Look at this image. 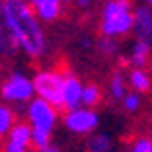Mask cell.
Returning <instances> with one entry per match:
<instances>
[{
    "instance_id": "cell-13",
    "label": "cell",
    "mask_w": 152,
    "mask_h": 152,
    "mask_svg": "<svg viewBox=\"0 0 152 152\" xmlns=\"http://www.w3.org/2000/svg\"><path fill=\"white\" fill-rule=\"evenodd\" d=\"M51 133L45 129H34L32 127V148L40 150V152H53L55 146H51Z\"/></svg>"
},
{
    "instance_id": "cell-2",
    "label": "cell",
    "mask_w": 152,
    "mask_h": 152,
    "mask_svg": "<svg viewBox=\"0 0 152 152\" xmlns=\"http://www.w3.org/2000/svg\"><path fill=\"white\" fill-rule=\"evenodd\" d=\"M133 30V9L129 0H108L102 13V34L116 38Z\"/></svg>"
},
{
    "instance_id": "cell-10",
    "label": "cell",
    "mask_w": 152,
    "mask_h": 152,
    "mask_svg": "<svg viewBox=\"0 0 152 152\" xmlns=\"http://www.w3.org/2000/svg\"><path fill=\"white\" fill-rule=\"evenodd\" d=\"M32 11L36 13V17L40 19V21H55L57 17L61 13V2L64 0H28Z\"/></svg>"
},
{
    "instance_id": "cell-21",
    "label": "cell",
    "mask_w": 152,
    "mask_h": 152,
    "mask_svg": "<svg viewBox=\"0 0 152 152\" xmlns=\"http://www.w3.org/2000/svg\"><path fill=\"white\" fill-rule=\"evenodd\" d=\"M4 36V23H2V17H0V38Z\"/></svg>"
},
{
    "instance_id": "cell-17",
    "label": "cell",
    "mask_w": 152,
    "mask_h": 152,
    "mask_svg": "<svg viewBox=\"0 0 152 152\" xmlns=\"http://www.w3.org/2000/svg\"><path fill=\"white\" fill-rule=\"evenodd\" d=\"M89 150H93V152H108V150H112V140L106 135V133H97V135H93L89 140Z\"/></svg>"
},
{
    "instance_id": "cell-11",
    "label": "cell",
    "mask_w": 152,
    "mask_h": 152,
    "mask_svg": "<svg viewBox=\"0 0 152 152\" xmlns=\"http://www.w3.org/2000/svg\"><path fill=\"white\" fill-rule=\"evenodd\" d=\"M129 85L135 89L137 93H146L150 89V85H152L150 74L144 68H135V66H133V70L129 72Z\"/></svg>"
},
{
    "instance_id": "cell-9",
    "label": "cell",
    "mask_w": 152,
    "mask_h": 152,
    "mask_svg": "<svg viewBox=\"0 0 152 152\" xmlns=\"http://www.w3.org/2000/svg\"><path fill=\"white\" fill-rule=\"evenodd\" d=\"M133 30L142 40H152V7H137L133 11Z\"/></svg>"
},
{
    "instance_id": "cell-12",
    "label": "cell",
    "mask_w": 152,
    "mask_h": 152,
    "mask_svg": "<svg viewBox=\"0 0 152 152\" xmlns=\"http://www.w3.org/2000/svg\"><path fill=\"white\" fill-rule=\"evenodd\" d=\"M148 57H150V42L137 38V42L131 49V64L135 68H144L148 64Z\"/></svg>"
},
{
    "instance_id": "cell-24",
    "label": "cell",
    "mask_w": 152,
    "mask_h": 152,
    "mask_svg": "<svg viewBox=\"0 0 152 152\" xmlns=\"http://www.w3.org/2000/svg\"><path fill=\"white\" fill-rule=\"evenodd\" d=\"M64 2H66V0H64Z\"/></svg>"
},
{
    "instance_id": "cell-6",
    "label": "cell",
    "mask_w": 152,
    "mask_h": 152,
    "mask_svg": "<svg viewBox=\"0 0 152 152\" xmlns=\"http://www.w3.org/2000/svg\"><path fill=\"white\" fill-rule=\"evenodd\" d=\"M28 121L34 129L53 131L57 123V108L42 97H36V99L32 97L28 102Z\"/></svg>"
},
{
    "instance_id": "cell-8",
    "label": "cell",
    "mask_w": 152,
    "mask_h": 152,
    "mask_svg": "<svg viewBox=\"0 0 152 152\" xmlns=\"http://www.w3.org/2000/svg\"><path fill=\"white\" fill-rule=\"evenodd\" d=\"M83 83L78 80V76H74L72 72L64 74V93H61V108L72 110L76 106L83 104Z\"/></svg>"
},
{
    "instance_id": "cell-15",
    "label": "cell",
    "mask_w": 152,
    "mask_h": 152,
    "mask_svg": "<svg viewBox=\"0 0 152 152\" xmlns=\"http://www.w3.org/2000/svg\"><path fill=\"white\" fill-rule=\"evenodd\" d=\"M110 93H112V97L114 99H123L125 97V93H127V83L123 78V74L121 72H114L112 74V80H110Z\"/></svg>"
},
{
    "instance_id": "cell-20",
    "label": "cell",
    "mask_w": 152,
    "mask_h": 152,
    "mask_svg": "<svg viewBox=\"0 0 152 152\" xmlns=\"http://www.w3.org/2000/svg\"><path fill=\"white\" fill-rule=\"evenodd\" d=\"M99 49H102L104 53H108V55H114V51H116L114 42L110 40V36H106V40H102V42H99Z\"/></svg>"
},
{
    "instance_id": "cell-1",
    "label": "cell",
    "mask_w": 152,
    "mask_h": 152,
    "mask_svg": "<svg viewBox=\"0 0 152 152\" xmlns=\"http://www.w3.org/2000/svg\"><path fill=\"white\" fill-rule=\"evenodd\" d=\"M2 23L7 36L26 55L40 57L45 53V32L28 0H2Z\"/></svg>"
},
{
    "instance_id": "cell-7",
    "label": "cell",
    "mask_w": 152,
    "mask_h": 152,
    "mask_svg": "<svg viewBox=\"0 0 152 152\" xmlns=\"http://www.w3.org/2000/svg\"><path fill=\"white\" fill-rule=\"evenodd\" d=\"M32 148V125L30 123H15L11 131L4 135L7 152H26Z\"/></svg>"
},
{
    "instance_id": "cell-5",
    "label": "cell",
    "mask_w": 152,
    "mask_h": 152,
    "mask_svg": "<svg viewBox=\"0 0 152 152\" xmlns=\"http://www.w3.org/2000/svg\"><path fill=\"white\" fill-rule=\"evenodd\" d=\"M97 125H99V116L89 106H83V104L72 110H66L64 114V127L76 135H87V133L97 129Z\"/></svg>"
},
{
    "instance_id": "cell-23",
    "label": "cell",
    "mask_w": 152,
    "mask_h": 152,
    "mask_svg": "<svg viewBox=\"0 0 152 152\" xmlns=\"http://www.w3.org/2000/svg\"><path fill=\"white\" fill-rule=\"evenodd\" d=\"M146 2H148V4H150V7H152V0H146Z\"/></svg>"
},
{
    "instance_id": "cell-19",
    "label": "cell",
    "mask_w": 152,
    "mask_h": 152,
    "mask_svg": "<svg viewBox=\"0 0 152 152\" xmlns=\"http://www.w3.org/2000/svg\"><path fill=\"white\" fill-rule=\"evenodd\" d=\"M131 150L133 152H152V140L148 137H140L131 144Z\"/></svg>"
},
{
    "instance_id": "cell-14",
    "label": "cell",
    "mask_w": 152,
    "mask_h": 152,
    "mask_svg": "<svg viewBox=\"0 0 152 152\" xmlns=\"http://www.w3.org/2000/svg\"><path fill=\"white\" fill-rule=\"evenodd\" d=\"M13 125H15V112L9 106L0 104V137H4Z\"/></svg>"
},
{
    "instance_id": "cell-4",
    "label": "cell",
    "mask_w": 152,
    "mask_h": 152,
    "mask_svg": "<svg viewBox=\"0 0 152 152\" xmlns=\"http://www.w3.org/2000/svg\"><path fill=\"white\" fill-rule=\"evenodd\" d=\"M34 80H30L26 74L21 72H13L9 78L0 87V95L4 102L11 104H28L34 97Z\"/></svg>"
},
{
    "instance_id": "cell-16",
    "label": "cell",
    "mask_w": 152,
    "mask_h": 152,
    "mask_svg": "<svg viewBox=\"0 0 152 152\" xmlns=\"http://www.w3.org/2000/svg\"><path fill=\"white\" fill-rule=\"evenodd\" d=\"M99 99H102V91L97 85H85L83 87V106L93 108V106L99 104Z\"/></svg>"
},
{
    "instance_id": "cell-3",
    "label": "cell",
    "mask_w": 152,
    "mask_h": 152,
    "mask_svg": "<svg viewBox=\"0 0 152 152\" xmlns=\"http://www.w3.org/2000/svg\"><path fill=\"white\" fill-rule=\"evenodd\" d=\"M34 91L36 97L51 102L55 108H61V93H64V74L55 70H42L34 76Z\"/></svg>"
},
{
    "instance_id": "cell-18",
    "label": "cell",
    "mask_w": 152,
    "mask_h": 152,
    "mask_svg": "<svg viewBox=\"0 0 152 152\" xmlns=\"http://www.w3.org/2000/svg\"><path fill=\"white\" fill-rule=\"evenodd\" d=\"M123 102V108L127 110V112H137L140 110V95H137V91H131V93H125V97L121 99Z\"/></svg>"
},
{
    "instance_id": "cell-22",
    "label": "cell",
    "mask_w": 152,
    "mask_h": 152,
    "mask_svg": "<svg viewBox=\"0 0 152 152\" xmlns=\"http://www.w3.org/2000/svg\"><path fill=\"white\" fill-rule=\"evenodd\" d=\"M76 2H78L80 7H87V4H89V0H76Z\"/></svg>"
}]
</instances>
